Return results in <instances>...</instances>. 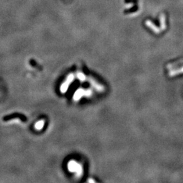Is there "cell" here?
Segmentation results:
<instances>
[{"mask_svg":"<svg viewBox=\"0 0 183 183\" xmlns=\"http://www.w3.org/2000/svg\"><path fill=\"white\" fill-rule=\"evenodd\" d=\"M44 121H43V120L39 121L35 124V128L37 130H41V128L43 127V126H44Z\"/></svg>","mask_w":183,"mask_h":183,"instance_id":"cell-1","label":"cell"}]
</instances>
